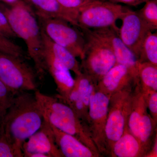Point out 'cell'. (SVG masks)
Masks as SVG:
<instances>
[{"label": "cell", "instance_id": "obj_30", "mask_svg": "<svg viewBox=\"0 0 157 157\" xmlns=\"http://www.w3.org/2000/svg\"><path fill=\"white\" fill-rule=\"evenodd\" d=\"M101 1H108V2L117 3V4L122 3L128 6H136L146 2L148 0H101Z\"/></svg>", "mask_w": 157, "mask_h": 157}, {"label": "cell", "instance_id": "obj_13", "mask_svg": "<svg viewBox=\"0 0 157 157\" xmlns=\"http://www.w3.org/2000/svg\"><path fill=\"white\" fill-rule=\"evenodd\" d=\"M138 82L137 76L124 65L116 64L97 83L96 89L110 96Z\"/></svg>", "mask_w": 157, "mask_h": 157}, {"label": "cell", "instance_id": "obj_26", "mask_svg": "<svg viewBox=\"0 0 157 157\" xmlns=\"http://www.w3.org/2000/svg\"><path fill=\"white\" fill-rule=\"evenodd\" d=\"M23 157L3 133H0V157Z\"/></svg>", "mask_w": 157, "mask_h": 157}, {"label": "cell", "instance_id": "obj_21", "mask_svg": "<svg viewBox=\"0 0 157 157\" xmlns=\"http://www.w3.org/2000/svg\"><path fill=\"white\" fill-rule=\"evenodd\" d=\"M75 80V86L85 107L89 112L91 96L96 89L97 83L91 77L82 72L76 75Z\"/></svg>", "mask_w": 157, "mask_h": 157}, {"label": "cell", "instance_id": "obj_9", "mask_svg": "<svg viewBox=\"0 0 157 157\" xmlns=\"http://www.w3.org/2000/svg\"><path fill=\"white\" fill-rule=\"evenodd\" d=\"M109 99V96L96 88L91 96L89 108V128L102 156L107 155L105 129Z\"/></svg>", "mask_w": 157, "mask_h": 157}, {"label": "cell", "instance_id": "obj_22", "mask_svg": "<svg viewBox=\"0 0 157 157\" xmlns=\"http://www.w3.org/2000/svg\"><path fill=\"white\" fill-rule=\"evenodd\" d=\"M58 99L65 104H67L76 113L78 117L89 128L88 111L85 107L75 85L73 89L66 98Z\"/></svg>", "mask_w": 157, "mask_h": 157}, {"label": "cell", "instance_id": "obj_4", "mask_svg": "<svg viewBox=\"0 0 157 157\" xmlns=\"http://www.w3.org/2000/svg\"><path fill=\"white\" fill-rule=\"evenodd\" d=\"M80 29L86 39L84 57L80 63L82 72L98 83L116 64V60L109 47L93 33L91 30Z\"/></svg>", "mask_w": 157, "mask_h": 157}, {"label": "cell", "instance_id": "obj_28", "mask_svg": "<svg viewBox=\"0 0 157 157\" xmlns=\"http://www.w3.org/2000/svg\"><path fill=\"white\" fill-rule=\"evenodd\" d=\"M65 9L78 14L85 6L95 0H57Z\"/></svg>", "mask_w": 157, "mask_h": 157}, {"label": "cell", "instance_id": "obj_24", "mask_svg": "<svg viewBox=\"0 0 157 157\" xmlns=\"http://www.w3.org/2000/svg\"><path fill=\"white\" fill-rule=\"evenodd\" d=\"M16 94L0 81V128Z\"/></svg>", "mask_w": 157, "mask_h": 157}, {"label": "cell", "instance_id": "obj_5", "mask_svg": "<svg viewBox=\"0 0 157 157\" xmlns=\"http://www.w3.org/2000/svg\"><path fill=\"white\" fill-rule=\"evenodd\" d=\"M137 82L124 88L109 98L105 129L107 156H109L113 145L127 127L132 98Z\"/></svg>", "mask_w": 157, "mask_h": 157}, {"label": "cell", "instance_id": "obj_19", "mask_svg": "<svg viewBox=\"0 0 157 157\" xmlns=\"http://www.w3.org/2000/svg\"><path fill=\"white\" fill-rule=\"evenodd\" d=\"M137 79L142 91H157V66L138 62Z\"/></svg>", "mask_w": 157, "mask_h": 157}, {"label": "cell", "instance_id": "obj_8", "mask_svg": "<svg viewBox=\"0 0 157 157\" xmlns=\"http://www.w3.org/2000/svg\"><path fill=\"white\" fill-rule=\"evenodd\" d=\"M126 8L117 3L95 0L78 11L77 18L78 28L91 30L117 28L116 23Z\"/></svg>", "mask_w": 157, "mask_h": 157}, {"label": "cell", "instance_id": "obj_31", "mask_svg": "<svg viewBox=\"0 0 157 157\" xmlns=\"http://www.w3.org/2000/svg\"><path fill=\"white\" fill-rule=\"evenodd\" d=\"M156 136L151 148L144 157H157V140Z\"/></svg>", "mask_w": 157, "mask_h": 157}, {"label": "cell", "instance_id": "obj_12", "mask_svg": "<svg viewBox=\"0 0 157 157\" xmlns=\"http://www.w3.org/2000/svg\"><path fill=\"white\" fill-rule=\"evenodd\" d=\"M91 30L110 48L115 56L117 64L126 66L137 77L138 60L119 37V28H105Z\"/></svg>", "mask_w": 157, "mask_h": 157}, {"label": "cell", "instance_id": "obj_11", "mask_svg": "<svg viewBox=\"0 0 157 157\" xmlns=\"http://www.w3.org/2000/svg\"><path fill=\"white\" fill-rule=\"evenodd\" d=\"M22 151L23 157H29L36 153L43 154L48 157H64L56 143L49 121L44 115L40 128L25 141Z\"/></svg>", "mask_w": 157, "mask_h": 157}, {"label": "cell", "instance_id": "obj_25", "mask_svg": "<svg viewBox=\"0 0 157 157\" xmlns=\"http://www.w3.org/2000/svg\"><path fill=\"white\" fill-rule=\"evenodd\" d=\"M0 52L23 58L25 55L24 52L20 46L1 34Z\"/></svg>", "mask_w": 157, "mask_h": 157}, {"label": "cell", "instance_id": "obj_18", "mask_svg": "<svg viewBox=\"0 0 157 157\" xmlns=\"http://www.w3.org/2000/svg\"><path fill=\"white\" fill-rule=\"evenodd\" d=\"M145 151L139 140L128 129L113 144L109 155L112 157H144Z\"/></svg>", "mask_w": 157, "mask_h": 157}, {"label": "cell", "instance_id": "obj_1", "mask_svg": "<svg viewBox=\"0 0 157 157\" xmlns=\"http://www.w3.org/2000/svg\"><path fill=\"white\" fill-rule=\"evenodd\" d=\"M43 121V113L35 94L17 93L0 128V133L23 154V144L40 128Z\"/></svg>", "mask_w": 157, "mask_h": 157}, {"label": "cell", "instance_id": "obj_29", "mask_svg": "<svg viewBox=\"0 0 157 157\" xmlns=\"http://www.w3.org/2000/svg\"><path fill=\"white\" fill-rule=\"evenodd\" d=\"M0 34L4 36L11 39L16 38L15 34L12 30L7 17L0 9Z\"/></svg>", "mask_w": 157, "mask_h": 157}, {"label": "cell", "instance_id": "obj_3", "mask_svg": "<svg viewBox=\"0 0 157 157\" xmlns=\"http://www.w3.org/2000/svg\"><path fill=\"white\" fill-rule=\"evenodd\" d=\"M34 94L43 115L52 125L74 136L93 151L101 155L93 141L88 127L67 104L56 97L44 94L39 90L35 91Z\"/></svg>", "mask_w": 157, "mask_h": 157}, {"label": "cell", "instance_id": "obj_10", "mask_svg": "<svg viewBox=\"0 0 157 157\" xmlns=\"http://www.w3.org/2000/svg\"><path fill=\"white\" fill-rule=\"evenodd\" d=\"M120 19L121 20L122 25L119 28V36L138 60L144 39L151 31L140 18L137 11L126 8Z\"/></svg>", "mask_w": 157, "mask_h": 157}, {"label": "cell", "instance_id": "obj_16", "mask_svg": "<svg viewBox=\"0 0 157 157\" xmlns=\"http://www.w3.org/2000/svg\"><path fill=\"white\" fill-rule=\"evenodd\" d=\"M38 17H53L65 20L78 27V14L65 9L57 0H25Z\"/></svg>", "mask_w": 157, "mask_h": 157}, {"label": "cell", "instance_id": "obj_20", "mask_svg": "<svg viewBox=\"0 0 157 157\" xmlns=\"http://www.w3.org/2000/svg\"><path fill=\"white\" fill-rule=\"evenodd\" d=\"M138 61L157 66V33L150 31L144 39Z\"/></svg>", "mask_w": 157, "mask_h": 157}, {"label": "cell", "instance_id": "obj_14", "mask_svg": "<svg viewBox=\"0 0 157 157\" xmlns=\"http://www.w3.org/2000/svg\"><path fill=\"white\" fill-rule=\"evenodd\" d=\"M43 69L45 74L49 73L56 84L59 94L56 97L59 99L66 98L75 85V78L71 75L70 70L45 54H44Z\"/></svg>", "mask_w": 157, "mask_h": 157}, {"label": "cell", "instance_id": "obj_7", "mask_svg": "<svg viewBox=\"0 0 157 157\" xmlns=\"http://www.w3.org/2000/svg\"><path fill=\"white\" fill-rule=\"evenodd\" d=\"M36 76L23 58L0 52V81L12 91L36 90Z\"/></svg>", "mask_w": 157, "mask_h": 157}, {"label": "cell", "instance_id": "obj_2", "mask_svg": "<svg viewBox=\"0 0 157 157\" xmlns=\"http://www.w3.org/2000/svg\"><path fill=\"white\" fill-rule=\"evenodd\" d=\"M0 9L7 17L10 27L16 35L24 41L29 57L33 62L37 75L43 77L44 48L42 30L35 11L25 1H19Z\"/></svg>", "mask_w": 157, "mask_h": 157}, {"label": "cell", "instance_id": "obj_6", "mask_svg": "<svg viewBox=\"0 0 157 157\" xmlns=\"http://www.w3.org/2000/svg\"><path fill=\"white\" fill-rule=\"evenodd\" d=\"M38 18L41 30L48 38L70 51L76 58L83 59L86 39L80 29L60 18Z\"/></svg>", "mask_w": 157, "mask_h": 157}, {"label": "cell", "instance_id": "obj_15", "mask_svg": "<svg viewBox=\"0 0 157 157\" xmlns=\"http://www.w3.org/2000/svg\"><path fill=\"white\" fill-rule=\"evenodd\" d=\"M49 123L56 143L64 157H102L100 154L93 151L74 136L62 132Z\"/></svg>", "mask_w": 157, "mask_h": 157}, {"label": "cell", "instance_id": "obj_27", "mask_svg": "<svg viewBox=\"0 0 157 157\" xmlns=\"http://www.w3.org/2000/svg\"><path fill=\"white\" fill-rule=\"evenodd\" d=\"M142 92L145 98L149 113L155 122L157 123V91Z\"/></svg>", "mask_w": 157, "mask_h": 157}, {"label": "cell", "instance_id": "obj_17", "mask_svg": "<svg viewBox=\"0 0 157 157\" xmlns=\"http://www.w3.org/2000/svg\"><path fill=\"white\" fill-rule=\"evenodd\" d=\"M42 34L44 54L48 55L60 63L76 76L82 73L80 63L76 57L67 48L51 40L42 31Z\"/></svg>", "mask_w": 157, "mask_h": 157}, {"label": "cell", "instance_id": "obj_32", "mask_svg": "<svg viewBox=\"0 0 157 157\" xmlns=\"http://www.w3.org/2000/svg\"><path fill=\"white\" fill-rule=\"evenodd\" d=\"M19 0H0V2H2L5 4L8 5V6H11L16 2H17Z\"/></svg>", "mask_w": 157, "mask_h": 157}, {"label": "cell", "instance_id": "obj_23", "mask_svg": "<svg viewBox=\"0 0 157 157\" xmlns=\"http://www.w3.org/2000/svg\"><path fill=\"white\" fill-rule=\"evenodd\" d=\"M139 16L152 32L157 29V0H148L137 11Z\"/></svg>", "mask_w": 157, "mask_h": 157}]
</instances>
